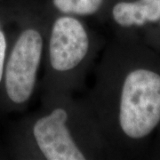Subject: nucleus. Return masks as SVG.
Returning <instances> with one entry per match:
<instances>
[{"label":"nucleus","instance_id":"f257e3e1","mask_svg":"<svg viewBox=\"0 0 160 160\" xmlns=\"http://www.w3.org/2000/svg\"><path fill=\"white\" fill-rule=\"evenodd\" d=\"M83 101L115 159L142 158L160 128V55L141 39L115 37Z\"/></svg>","mask_w":160,"mask_h":160},{"label":"nucleus","instance_id":"f03ea898","mask_svg":"<svg viewBox=\"0 0 160 160\" xmlns=\"http://www.w3.org/2000/svg\"><path fill=\"white\" fill-rule=\"evenodd\" d=\"M20 151L28 159H115L85 102L72 94L41 95L23 122Z\"/></svg>","mask_w":160,"mask_h":160},{"label":"nucleus","instance_id":"7ed1b4c3","mask_svg":"<svg viewBox=\"0 0 160 160\" xmlns=\"http://www.w3.org/2000/svg\"><path fill=\"white\" fill-rule=\"evenodd\" d=\"M104 45L102 38L84 19L50 15L41 95H73L80 90Z\"/></svg>","mask_w":160,"mask_h":160},{"label":"nucleus","instance_id":"20e7f679","mask_svg":"<svg viewBox=\"0 0 160 160\" xmlns=\"http://www.w3.org/2000/svg\"><path fill=\"white\" fill-rule=\"evenodd\" d=\"M50 14L44 6L23 14L22 25L6 56L3 88L12 107H25L34 95L43 66Z\"/></svg>","mask_w":160,"mask_h":160},{"label":"nucleus","instance_id":"39448f33","mask_svg":"<svg viewBox=\"0 0 160 160\" xmlns=\"http://www.w3.org/2000/svg\"><path fill=\"white\" fill-rule=\"evenodd\" d=\"M160 21V0H110L105 22L116 38L141 39L147 29Z\"/></svg>","mask_w":160,"mask_h":160},{"label":"nucleus","instance_id":"423d86ee","mask_svg":"<svg viewBox=\"0 0 160 160\" xmlns=\"http://www.w3.org/2000/svg\"><path fill=\"white\" fill-rule=\"evenodd\" d=\"M110 0H49L45 9L50 14H62L85 19L97 18L105 22Z\"/></svg>","mask_w":160,"mask_h":160},{"label":"nucleus","instance_id":"0eeeda50","mask_svg":"<svg viewBox=\"0 0 160 160\" xmlns=\"http://www.w3.org/2000/svg\"><path fill=\"white\" fill-rule=\"evenodd\" d=\"M141 40L160 55V21L146 29L141 36Z\"/></svg>","mask_w":160,"mask_h":160},{"label":"nucleus","instance_id":"6e6552de","mask_svg":"<svg viewBox=\"0 0 160 160\" xmlns=\"http://www.w3.org/2000/svg\"><path fill=\"white\" fill-rule=\"evenodd\" d=\"M3 28V23L0 21V84L2 83L4 69L6 64L7 51H8V43L6 35Z\"/></svg>","mask_w":160,"mask_h":160},{"label":"nucleus","instance_id":"1a4fd4ad","mask_svg":"<svg viewBox=\"0 0 160 160\" xmlns=\"http://www.w3.org/2000/svg\"><path fill=\"white\" fill-rule=\"evenodd\" d=\"M151 157L153 158L160 159V128L156 134L153 144H152V153Z\"/></svg>","mask_w":160,"mask_h":160}]
</instances>
